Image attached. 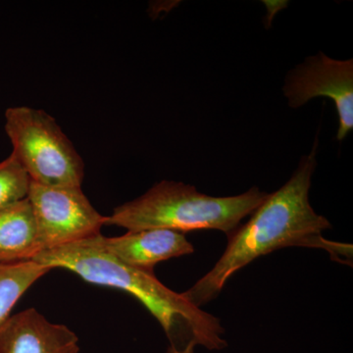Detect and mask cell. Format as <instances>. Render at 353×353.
Here are the masks:
<instances>
[{"instance_id":"1","label":"cell","mask_w":353,"mask_h":353,"mask_svg":"<svg viewBox=\"0 0 353 353\" xmlns=\"http://www.w3.org/2000/svg\"><path fill=\"white\" fill-rule=\"evenodd\" d=\"M317 148L316 139L310 154L301 158L290 180L277 192L269 194L248 223L228 236L226 250L213 268L183 292L190 303L201 308L214 301L236 272L282 248L325 250L333 261L352 266V245L323 236V231L333 226L315 212L309 201Z\"/></svg>"},{"instance_id":"4","label":"cell","mask_w":353,"mask_h":353,"mask_svg":"<svg viewBox=\"0 0 353 353\" xmlns=\"http://www.w3.org/2000/svg\"><path fill=\"white\" fill-rule=\"evenodd\" d=\"M6 132L32 182L57 188H82L83 158L54 118L41 109L14 106L6 112Z\"/></svg>"},{"instance_id":"8","label":"cell","mask_w":353,"mask_h":353,"mask_svg":"<svg viewBox=\"0 0 353 353\" xmlns=\"http://www.w3.org/2000/svg\"><path fill=\"white\" fill-rule=\"evenodd\" d=\"M78 336L37 309L10 316L0 328V353H79Z\"/></svg>"},{"instance_id":"2","label":"cell","mask_w":353,"mask_h":353,"mask_svg":"<svg viewBox=\"0 0 353 353\" xmlns=\"http://www.w3.org/2000/svg\"><path fill=\"white\" fill-rule=\"evenodd\" d=\"M97 236L44 250L32 260L52 269L73 272L90 284L129 292L163 329L168 341L167 353H196L199 347L220 352L228 347L219 318L169 289L154 273L118 261L102 248Z\"/></svg>"},{"instance_id":"5","label":"cell","mask_w":353,"mask_h":353,"mask_svg":"<svg viewBox=\"0 0 353 353\" xmlns=\"http://www.w3.org/2000/svg\"><path fill=\"white\" fill-rule=\"evenodd\" d=\"M27 199L41 252L99 236L108 222V216L92 206L82 188L46 187L31 181Z\"/></svg>"},{"instance_id":"9","label":"cell","mask_w":353,"mask_h":353,"mask_svg":"<svg viewBox=\"0 0 353 353\" xmlns=\"http://www.w3.org/2000/svg\"><path fill=\"white\" fill-rule=\"evenodd\" d=\"M41 252L29 199L0 210V263L29 261Z\"/></svg>"},{"instance_id":"6","label":"cell","mask_w":353,"mask_h":353,"mask_svg":"<svg viewBox=\"0 0 353 353\" xmlns=\"http://www.w3.org/2000/svg\"><path fill=\"white\" fill-rule=\"evenodd\" d=\"M285 95L292 108L315 97H328L338 111L336 139L343 141L353 129V60L332 59L323 52L309 57L288 76Z\"/></svg>"},{"instance_id":"10","label":"cell","mask_w":353,"mask_h":353,"mask_svg":"<svg viewBox=\"0 0 353 353\" xmlns=\"http://www.w3.org/2000/svg\"><path fill=\"white\" fill-rule=\"evenodd\" d=\"M52 270L34 260L0 263V328L10 317L11 311L23 294L39 278Z\"/></svg>"},{"instance_id":"11","label":"cell","mask_w":353,"mask_h":353,"mask_svg":"<svg viewBox=\"0 0 353 353\" xmlns=\"http://www.w3.org/2000/svg\"><path fill=\"white\" fill-rule=\"evenodd\" d=\"M31 179L12 153L0 162V210L27 199Z\"/></svg>"},{"instance_id":"7","label":"cell","mask_w":353,"mask_h":353,"mask_svg":"<svg viewBox=\"0 0 353 353\" xmlns=\"http://www.w3.org/2000/svg\"><path fill=\"white\" fill-rule=\"evenodd\" d=\"M97 241L118 261L148 273H154V267L159 262L194 252V246L188 241L185 234L172 230L128 232L115 238L99 234Z\"/></svg>"},{"instance_id":"3","label":"cell","mask_w":353,"mask_h":353,"mask_svg":"<svg viewBox=\"0 0 353 353\" xmlns=\"http://www.w3.org/2000/svg\"><path fill=\"white\" fill-rule=\"evenodd\" d=\"M269 194L253 187L234 196L215 197L187 183L162 181L143 196L114 209L106 225L128 232L165 229L188 233L217 230L229 236Z\"/></svg>"}]
</instances>
